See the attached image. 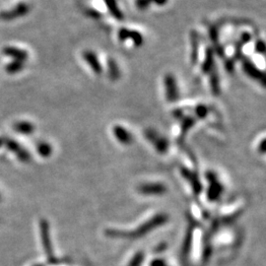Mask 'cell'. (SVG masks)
<instances>
[{
	"instance_id": "3",
	"label": "cell",
	"mask_w": 266,
	"mask_h": 266,
	"mask_svg": "<svg viewBox=\"0 0 266 266\" xmlns=\"http://www.w3.org/2000/svg\"><path fill=\"white\" fill-rule=\"evenodd\" d=\"M82 60L87 64L88 68L95 74L96 76H101L104 71L105 67L102 64V61L100 60L97 52L91 49H85L82 52Z\"/></svg>"
},
{
	"instance_id": "4",
	"label": "cell",
	"mask_w": 266,
	"mask_h": 266,
	"mask_svg": "<svg viewBox=\"0 0 266 266\" xmlns=\"http://www.w3.org/2000/svg\"><path fill=\"white\" fill-rule=\"evenodd\" d=\"M111 132L116 140L121 143V145H130L132 142V134L125 127L121 124H116L112 126Z\"/></svg>"
},
{
	"instance_id": "1",
	"label": "cell",
	"mask_w": 266,
	"mask_h": 266,
	"mask_svg": "<svg viewBox=\"0 0 266 266\" xmlns=\"http://www.w3.org/2000/svg\"><path fill=\"white\" fill-rule=\"evenodd\" d=\"M118 41L127 48L139 49L144 44V36L135 29L122 27L118 32Z\"/></svg>"
},
{
	"instance_id": "2",
	"label": "cell",
	"mask_w": 266,
	"mask_h": 266,
	"mask_svg": "<svg viewBox=\"0 0 266 266\" xmlns=\"http://www.w3.org/2000/svg\"><path fill=\"white\" fill-rule=\"evenodd\" d=\"M164 90L165 98L169 103H176L180 98V89L176 76L173 73H168L165 75L164 80Z\"/></svg>"
},
{
	"instance_id": "6",
	"label": "cell",
	"mask_w": 266,
	"mask_h": 266,
	"mask_svg": "<svg viewBox=\"0 0 266 266\" xmlns=\"http://www.w3.org/2000/svg\"><path fill=\"white\" fill-rule=\"evenodd\" d=\"M108 65H109V76L111 78H113V79H116V78L118 79L120 77V75H121V71L119 69L118 63L113 60H109V61H108Z\"/></svg>"
},
{
	"instance_id": "5",
	"label": "cell",
	"mask_w": 266,
	"mask_h": 266,
	"mask_svg": "<svg viewBox=\"0 0 266 266\" xmlns=\"http://www.w3.org/2000/svg\"><path fill=\"white\" fill-rule=\"evenodd\" d=\"M104 2L107 12L109 13L113 19L118 21L124 20V14L121 11L118 0H104Z\"/></svg>"
}]
</instances>
